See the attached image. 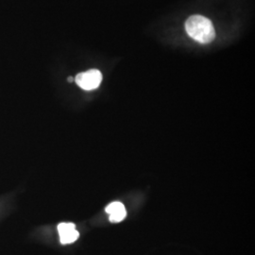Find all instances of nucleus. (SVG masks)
Returning <instances> with one entry per match:
<instances>
[{
  "instance_id": "f257e3e1",
  "label": "nucleus",
  "mask_w": 255,
  "mask_h": 255,
  "mask_svg": "<svg viewBox=\"0 0 255 255\" xmlns=\"http://www.w3.org/2000/svg\"><path fill=\"white\" fill-rule=\"evenodd\" d=\"M185 30L192 39L201 44L211 43L216 37L215 27L211 20L199 14L192 15L186 20Z\"/></svg>"
},
{
  "instance_id": "f03ea898",
  "label": "nucleus",
  "mask_w": 255,
  "mask_h": 255,
  "mask_svg": "<svg viewBox=\"0 0 255 255\" xmlns=\"http://www.w3.org/2000/svg\"><path fill=\"white\" fill-rule=\"evenodd\" d=\"M76 83L85 91L97 89L102 82V74L98 69H91L86 72L78 74L75 78Z\"/></svg>"
},
{
  "instance_id": "7ed1b4c3",
  "label": "nucleus",
  "mask_w": 255,
  "mask_h": 255,
  "mask_svg": "<svg viewBox=\"0 0 255 255\" xmlns=\"http://www.w3.org/2000/svg\"><path fill=\"white\" fill-rule=\"evenodd\" d=\"M58 232L60 236V241L63 245L72 244L80 237L76 225L71 222H63L58 225Z\"/></svg>"
},
{
  "instance_id": "20e7f679",
  "label": "nucleus",
  "mask_w": 255,
  "mask_h": 255,
  "mask_svg": "<svg viewBox=\"0 0 255 255\" xmlns=\"http://www.w3.org/2000/svg\"><path fill=\"white\" fill-rule=\"evenodd\" d=\"M105 211L109 215L110 221L113 223H119L127 216V211L125 206L119 201L110 203L109 205L105 208Z\"/></svg>"
},
{
  "instance_id": "39448f33",
  "label": "nucleus",
  "mask_w": 255,
  "mask_h": 255,
  "mask_svg": "<svg viewBox=\"0 0 255 255\" xmlns=\"http://www.w3.org/2000/svg\"><path fill=\"white\" fill-rule=\"evenodd\" d=\"M73 78H71V77H69V78L67 79V81H68V82H73Z\"/></svg>"
}]
</instances>
